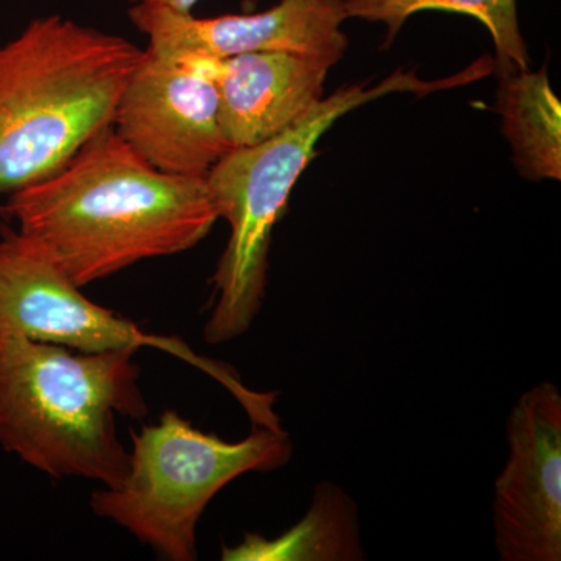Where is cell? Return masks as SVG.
I'll use <instances>...</instances> for the list:
<instances>
[{
	"label": "cell",
	"instance_id": "1",
	"mask_svg": "<svg viewBox=\"0 0 561 561\" xmlns=\"http://www.w3.org/2000/svg\"><path fill=\"white\" fill-rule=\"evenodd\" d=\"M7 197L0 219L14 221L79 287L194 249L219 220L205 179L158 171L111 127Z\"/></svg>",
	"mask_w": 561,
	"mask_h": 561
},
{
	"label": "cell",
	"instance_id": "2",
	"mask_svg": "<svg viewBox=\"0 0 561 561\" xmlns=\"http://www.w3.org/2000/svg\"><path fill=\"white\" fill-rule=\"evenodd\" d=\"M138 351L91 353L0 332V446L51 478L116 486L128 468L116 416L149 412Z\"/></svg>",
	"mask_w": 561,
	"mask_h": 561
},
{
	"label": "cell",
	"instance_id": "3",
	"mask_svg": "<svg viewBox=\"0 0 561 561\" xmlns=\"http://www.w3.org/2000/svg\"><path fill=\"white\" fill-rule=\"evenodd\" d=\"M144 50L60 14L0 46V197L57 172L114 110Z\"/></svg>",
	"mask_w": 561,
	"mask_h": 561
},
{
	"label": "cell",
	"instance_id": "4",
	"mask_svg": "<svg viewBox=\"0 0 561 561\" xmlns=\"http://www.w3.org/2000/svg\"><path fill=\"white\" fill-rule=\"evenodd\" d=\"M478 61L442 80L420 79L416 69L400 68L381 83L371 80L339 88L279 135L256 146L231 149L205 176L219 219L231 234L213 276V308L203 328L209 345L234 341L250 330L262 305L268 279L272 232L283 217L295 184L316 158L317 144L350 111L393 92L423 98L482 80Z\"/></svg>",
	"mask_w": 561,
	"mask_h": 561
},
{
	"label": "cell",
	"instance_id": "5",
	"mask_svg": "<svg viewBox=\"0 0 561 561\" xmlns=\"http://www.w3.org/2000/svg\"><path fill=\"white\" fill-rule=\"evenodd\" d=\"M131 442L124 479L95 490L91 511L169 561L197 559L198 522L224 486L247 472L279 470L294 454L284 430L253 424L243 440L225 442L175 411L133 431Z\"/></svg>",
	"mask_w": 561,
	"mask_h": 561
},
{
	"label": "cell",
	"instance_id": "6",
	"mask_svg": "<svg viewBox=\"0 0 561 561\" xmlns=\"http://www.w3.org/2000/svg\"><path fill=\"white\" fill-rule=\"evenodd\" d=\"M0 332L80 351L151 348L172 354L221 383L251 424L278 430L276 393L249 389L238 373L208 359L173 335L147 334L138 324L81 294L49 253L16 228L0 227Z\"/></svg>",
	"mask_w": 561,
	"mask_h": 561
},
{
	"label": "cell",
	"instance_id": "7",
	"mask_svg": "<svg viewBox=\"0 0 561 561\" xmlns=\"http://www.w3.org/2000/svg\"><path fill=\"white\" fill-rule=\"evenodd\" d=\"M111 128L144 161L171 175L205 179L231 150L213 81L149 47L122 91Z\"/></svg>",
	"mask_w": 561,
	"mask_h": 561
},
{
	"label": "cell",
	"instance_id": "8",
	"mask_svg": "<svg viewBox=\"0 0 561 561\" xmlns=\"http://www.w3.org/2000/svg\"><path fill=\"white\" fill-rule=\"evenodd\" d=\"M508 459L494 483V542L502 561L561 560V393L540 382L513 405Z\"/></svg>",
	"mask_w": 561,
	"mask_h": 561
},
{
	"label": "cell",
	"instance_id": "9",
	"mask_svg": "<svg viewBox=\"0 0 561 561\" xmlns=\"http://www.w3.org/2000/svg\"><path fill=\"white\" fill-rule=\"evenodd\" d=\"M128 18L149 38V49L172 58L221 60L256 51H295L337 65L348 49L342 0H280L261 13L216 18L136 3Z\"/></svg>",
	"mask_w": 561,
	"mask_h": 561
},
{
	"label": "cell",
	"instance_id": "10",
	"mask_svg": "<svg viewBox=\"0 0 561 561\" xmlns=\"http://www.w3.org/2000/svg\"><path fill=\"white\" fill-rule=\"evenodd\" d=\"M205 73L217 91L221 131L231 149L279 135L324 98L335 62L295 51L221 58H176Z\"/></svg>",
	"mask_w": 561,
	"mask_h": 561
},
{
	"label": "cell",
	"instance_id": "11",
	"mask_svg": "<svg viewBox=\"0 0 561 561\" xmlns=\"http://www.w3.org/2000/svg\"><path fill=\"white\" fill-rule=\"evenodd\" d=\"M496 113L523 179H561V103L548 70L501 73Z\"/></svg>",
	"mask_w": 561,
	"mask_h": 561
},
{
	"label": "cell",
	"instance_id": "12",
	"mask_svg": "<svg viewBox=\"0 0 561 561\" xmlns=\"http://www.w3.org/2000/svg\"><path fill=\"white\" fill-rule=\"evenodd\" d=\"M356 505L341 489L323 483L312 507L278 538L245 534L239 545L221 548L225 561L359 560Z\"/></svg>",
	"mask_w": 561,
	"mask_h": 561
},
{
	"label": "cell",
	"instance_id": "13",
	"mask_svg": "<svg viewBox=\"0 0 561 561\" xmlns=\"http://www.w3.org/2000/svg\"><path fill=\"white\" fill-rule=\"evenodd\" d=\"M346 20L379 22L386 25L390 46L413 14L421 11H449L482 22L494 44L497 73L530 68L529 50L519 27L518 0H342Z\"/></svg>",
	"mask_w": 561,
	"mask_h": 561
},
{
	"label": "cell",
	"instance_id": "14",
	"mask_svg": "<svg viewBox=\"0 0 561 561\" xmlns=\"http://www.w3.org/2000/svg\"><path fill=\"white\" fill-rule=\"evenodd\" d=\"M133 5L136 3H144V5H161L168 7V9L181 11V13H192L194 7L197 5L201 0H130Z\"/></svg>",
	"mask_w": 561,
	"mask_h": 561
},
{
	"label": "cell",
	"instance_id": "15",
	"mask_svg": "<svg viewBox=\"0 0 561 561\" xmlns=\"http://www.w3.org/2000/svg\"><path fill=\"white\" fill-rule=\"evenodd\" d=\"M261 2V0H243L247 5H254V3Z\"/></svg>",
	"mask_w": 561,
	"mask_h": 561
}]
</instances>
